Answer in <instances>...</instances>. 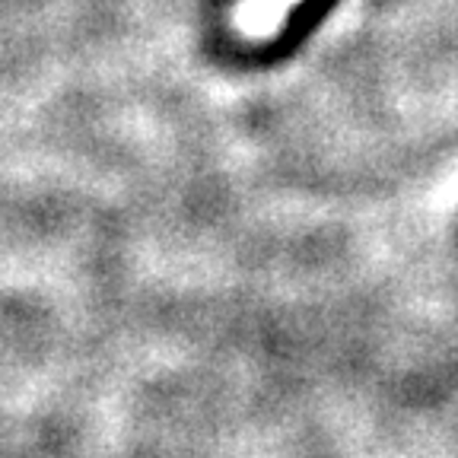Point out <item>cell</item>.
<instances>
[{
    "label": "cell",
    "mask_w": 458,
    "mask_h": 458,
    "mask_svg": "<svg viewBox=\"0 0 458 458\" xmlns=\"http://www.w3.org/2000/svg\"><path fill=\"white\" fill-rule=\"evenodd\" d=\"M293 4L296 0H249L239 10V29H242L245 36H255V38L271 36V32H277L286 10L293 7Z\"/></svg>",
    "instance_id": "6da1fadb"
}]
</instances>
